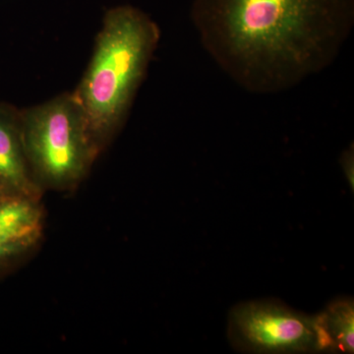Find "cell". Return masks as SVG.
<instances>
[{"label": "cell", "mask_w": 354, "mask_h": 354, "mask_svg": "<svg viewBox=\"0 0 354 354\" xmlns=\"http://www.w3.org/2000/svg\"><path fill=\"white\" fill-rule=\"evenodd\" d=\"M200 43L239 87H297L334 64L351 36L354 0H193Z\"/></svg>", "instance_id": "1"}, {"label": "cell", "mask_w": 354, "mask_h": 354, "mask_svg": "<svg viewBox=\"0 0 354 354\" xmlns=\"http://www.w3.org/2000/svg\"><path fill=\"white\" fill-rule=\"evenodd\" d=\"M160 39L157 23L137 7H113L104 15L92 59L73 92L100 150L127 120Z\"/></svg>", "instance_id": "2"}, {"label": "cell", "mask_w": 354, "mask_h": 354, "mask_svg": "<svg viewBox=\"0 0 354 354\" xmlns=\"http://www.w3.org/2000/svg\"><path fill=\"white\" fill-rule=\"evenodd\" d=\"M44 232L39 200L11 194L0 200V261L34 248Z\"/></svg>", "instance_id": "6"}, {"label": "cell", "mask_w": 354, "mask_h": 354, "mask_svg": "<svg viewBox=\"0 0 354 354\" xmlns=\"http://www.w3.org/2000/svg\"><path fill=\"white\" fill-rule=\"evenodd\" d=\"M325 351L353 353L354 308L351 299L335 300L317 315Z\"/></svg>", "instance_id": "7"}, {"label": "cell", "mask_w": 354, "mask_h": 354, "mask_svg": "<svg viewBox=\"0 0 354 354\" xmlns=\"http://www.w3.org/2000/svg\"><path fill=\"white\" fill-rule=\"evenodd\" d=\"M23 148L41 188L73 189L101 153L73 93L20 111Z\"/></svg>", "instance_id": "3"}, {"label": "cell", "mask_w": 354, "mask_h": 354, "mask_svg": "<svg viewBox=\"0 0 354 354\" xmlns=\"http://www.w3.org/2000/svg\"><path fill=\"white\" fill-rule=\"evenodd\" d=\"M7 195H11V193L8 192L6 188H3L1 185H0V200H1L2 198L7 196Z\"/></svg>", "instance_id": "9"}, {"label": "cell", "mask_w": 354, "mask_h": 354, "mask_svg": "<svg viewBox=\"0 0 354 354\" xmlns=\"http://www.w3.org/2000/svg\"><path fill=\"white\" fill-rule=\"evenodd\" d=\"M228 337L239 351L254 353L325 351L317 316H307L274 300L236 305L228 319Z\"/></svg>", "instance_id": "4"}, {"label": "cell", "mask_w": 354, "mask_h": 354, "mask_svg": "<svg viewBox=\"0 0 354 354\" xmlns=\"http://www.w3.org/2000/svg\"><path fill=\"white\" fill-rule=\"evenodd\" d=\"M342 167L344 169V174L348 178V183L353 184V149L348 148L344 153L342 158Z\"/></svg>", "instance_id": "8"}, {"label": "cell", "mask_w": 354, "mask_h": 354, "mask_svg": "<svg viewBox=\"0 0 354 354\" xmlns=\"http://www.w3.org/2000/svg\"><path fill=\"white\" fill-rule=\"evenodd\" d=\"M0 185L11 194L38 200L43 195L23 148L20 111L7 104H0Z\"/></svg>", "instance_id": "5"}]
</instances>
